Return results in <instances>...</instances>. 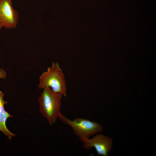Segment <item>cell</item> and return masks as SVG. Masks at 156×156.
<instances>
[{
	"mask_svg": "<svg viewBox=\"0 0 156 156\" xmlns=\"http://www.w3.org/2000/svg\"><path fill=\"white\" fill-rule=\"evenodd\" d=\"M62 96L48 87L43 91L38 99L40 113L50 125L54 123L62 115L61 102Z\"/></svg>",
	"mask_w": 156,
	"mask_h": 156,
	"instance_id": "cell-1",
	"label": "cell"
},
{
	"mask_svg": "<svg viewBox=\"0 0 156 156\" xmlns=\"http://www.w3.org/2000/svg\"><path fill=\"white\" fill-rule=\"evenodd\" d=\"M39 78L38 88H49L54 92L66 96V82L62 70L57 63H53Z\"/></svg>",
	"mask_w": 156,
	"mask_h": 156,
	"instance_id": "cell-2",
	"label": "cell"
},
{
	"mask_svg": "<svg viewBox=\"0 0 156 156\" xmlns=\"http://www.w3.org/2000/svg\"><path fill=\"white\" fill-rule=\"evenodd\" d=\"M62 122L70 126L74 133L79 139L90 138L91 136L100 133L103 130V126L94 121L81 118L70 120L62 114L59 118Z\"/></svg>",
	"mask_w": 156,
	"mask_h": 156,
	"instance_id": "cell-3",
	"label": "cell"
},
{
	"mask_svg": "<svg viewBox=\"0 0 156 156\" xmlns=\"http://www.w3.org/2000/svg\"><path fill=\"white\" fill-rule=\"evenodd\" d=\"M79 139L83 143V148L89 150L94 148L99 155L107 156L112 148V138L102 134H96L92 138H82Z\"/></svg>",
	"mask_w": 156,
	"mask_h": 156,
	"instance_id": "cell-4",
	"label": "cell"
},
{
	"mask_svg": "<svg viewBox=\"0 0 156 156\" xmlns=\"http://www.w3.org/2000/svg\"><path fill=\"white\" fill-rule=\"evenodd\" d=\"M18 18V12L13 8L11 0H0V23L3 27L15 28Z\"/></svg>",
	"mask_w": 156,
	"mask_h": 156,
	"instance_id": "cell-5",
	"label": "cell"
},
{
	"mask_svg": "<svg viewBox=\"0 0 156 156\" xmlns=\"http://www.w3.org/2000/svg\"><path fill=\"white\" fill-rule=\"evenodd\" d=\"M4 95L3 93L0 91V131L6 135L8 139L11 140L16 135L9 130L7 127L6 123L7 119L13 117V116L5 110L4 105L7 104V103L3 99Z\"/></svg>",
	"mask_w": 156,
	"mask_h": 156,
	"instance_id": "cell-6",
	"label": "cell"
},
{
	"mask_svg": "<svg viewBox=\"0 0 156 156\" xmlns=\"http://www.w3.org/2000/svg\"><path fill=\"white\" fill-rule=\"evenodd\" d=\"M3 27V25L0 23V30Z\"/></svg>",
	"mask_w": 156,
	"mask_h": 156,
	"instance_id": "cell-7",
	"label": "cell"
}]
</instances>
